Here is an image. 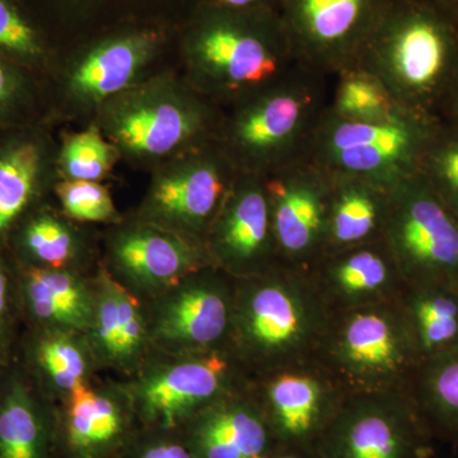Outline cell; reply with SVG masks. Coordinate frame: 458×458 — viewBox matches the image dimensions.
Wrapping results in <instances>:
<instances>
[{
  "label": "cell",
  "instance_id": "obj_23",
  "mask_svg": "<svg viewBox=\"0 0 458 458\" xmlns=\"http://www.w3.org/2000/svg\"><path fill=\"white\" fill-rule=\"evenodd\" d=\"M180 434L195 458H269L279 448L249 385L200 410Z\"/></svg>",
  "mask_w": 458,
  "mask_h": 458
},
{
  "label": "cell",
  "instance_id": "obj_7",
  "mask_svg": "<svg viewBox=\"0 0 458 458\" xmlns=\"http://www.w3.org/2000/svg\"><path fill=\"white\" fill-rule=\"evenodd\" d=\"M441 120L401 107L377 122L322 117L307 161L330 176L357 177L390 189L417 174Z\"/></svg>",
  "mask_w": 458,
  "mask_h": 458
},
{
  "label": "cell",
  "instance_id": "obj_15",
  "mask_svg": "<svg viewBox=\"0 0 458 458\" xmlns=\"http://www.w3.org/2000/svg\"><path fill=\"white\" fill-rule=\"evenodd\" d=\"M279 262L309 273L327 254L333 180L311 162L264 177Z\"/></svg>",
  "mask_w": 458,
  "mask_h": 458
},
{
  "label": "cell",
  "instance_id": "obj_41",
  "mask_svg": "<svg viewBox=\"0 0 458 458\" xmlns=\"http://www.w3.org/2000/svg\"><path fill=\"white\" fill-rule=\"evenodd\" d=\"M269 458H321L316 447H279Z\"/></svg>",
  "mask_w": 458,
  "mask_h": 458
},
{
  "label": "cell",
  "instance_id": "obj_30",
  "mask_svg": "<svg viewBox=\"0 0 458 458\" xmlns=\"http://www.w3.org/2000/svg\"><path fill=\"white\" fill-rule=\"evenodd\" d=\"M410 393L434 438L458 445V346L421 361Z\"/></svg>",
  "mask_w": 458,
  "mask_h": 458
},
{
  "label": "cell",
  "instance_id": "obj_14",
  "mask_svg": "<svg viewBox=\"0 0 458 458\" xmlns=\"http://www.w3.org/2000/svg\"><path fill=\"white\" fill-rule=\"evenodd\" d=\"M390 0H280L295 55L319 73L354 68Z\"/></svg>",
  "mask_w": 458,
  "mask_h": 458
},
{
  "label": "cell",
  "instance_id": "obj_39",
  "mask_svg": "<svg viewBox=\"0 0 458 458\" xmlns=\"http://www.w3.org/2000/svg\"><path fill=\"white\" fill-rule=\"evenodd\" d=\"M212 8L232 12H278L279 13L280 11V0H212Z\"/></svg>",
  "mask_w": 458,
  "mask_h": 458
},
{
  "label": "cell",
  "instance_id": "obj_44",
  "mask_svg": "<svg viewBox=\"0 0 458 458\" xmlns=\"http://www.w3.org/2000/svg\"><path fill=\"white\" fill-rule=\"evenodd\" d=\"M457 288H458V285H457Z\"/></svg>",
  "mask_w": 458,
  "mask_h": 458
},
{
  "label": "cell",
  "instance_id": "obj_25",
  "mask_svg": "<svg viewBox=\"0 0 458 458\" xmlns=\"http://www.w3.org/2000/svg\"><path fill=\"white\" fill-rule=\"evenodd\" d=\"M0 458H60L57 403L17 360L0 377Z\"/></svg>",
  "mask_w": 458,
  "mask_h": 458
},
{
  "label": "cell",
  "instance_id": "obj_2",
  "mask_svg": "<svg viewBox=\"0 0 458 458\" xmlns=\"http://www.w3.org/2000/svg\"><path fill=\"white\" fill-rule=\"evenodd\" d=\"M355 66L401 107L439 120L458 81V25L434 0H390Z\"/></svg>",
  "mask_w": 458,
  "mask_h": 458
},
{
  "label": "cell",
  "instance_id": "obj_33",
  "mask_svg": "<svg viewBox=\"0 0 458 458\" xmlns=\"http://www.w3.org/2000/svg\"><path fill=\"white\" fill-rule=\"evenodd\" d=\"M60 210L82 225H114L125 216L120 214L106 186L101 182L59 179L54 185Z\"/></svg>",
  "mask_w": 458,
  "mask_h": 458
},
{
  "label": "cell",
  "instance_id": "obj_10",
  "mask_svg": "<svg viewBox=\"0 0 458 458\" xmlns=\"http://www.w3.org/2000/svg\"><path fill=\"white\" fill-rule=\"evenodd\" d=\"M434 439L410 390L348 394L318 448L321 458H429Z\"/></svg>",
  "mask_w": 458,
  "mask_h": 458
},
{
  "label": "cell",
  "instance_id": "obj_35",
  "mask_svg": "<svg viewBox=\"0 0 458 458\" xmlns=\"http://www.w3.org/2000/svg\"><path fill=\"white\" fill-rule=\"evenodd\" d=\"M23 331L25 321L17 264L8 252H3L0 254V369L16 360Z\"/></svg>",
  "mask_w": 458,
  "mask_h": 458
},
{
  "label": "cell",
  "instance_id": "obj_31",
  "mask_svg": "<svg viewBox=\"0 0 458 458\" xmlns=\"http://www.w3.org/2000/svg\"><path fill=\"white\" fill-rule=\"evenodd\" d=\"M119 152L96 123L68 135L56 157L59 179L101 182L113 171Z\"/></svg>",
  "mask_w": 458,
  "mask_h": 458
},
{
  "label": "cell",
  "instance_id": "obj_19",
  "mask_svg": "<svg viewBox=\"0 0 458 458\" xmlns=\"http://www.w3.org/2000/svg\"><path fill=\"white\" fill-rule=\"evenodd\" d=\"M158 45L155 32L129 33L99 42L75 57L59 78L64 111L96 114L108 99L146 80Z\"/></svg>",
  "mask_w": 458,
  "mask_h": 458
},
{
  "label": "cell",
  "instance_id": "obj_17",
  "mask_svg": "<svg viewBox=\"0 0 458 458\" xmlns=\"http://www.w3.org/2000/svg\"><path fill=\"white\" fill-rule=\"evenodd\" d=\"M212 267L233 279L251 278L279 262L264 177L238 174L204 237Z\"/></svg>",
  "mask_w": 458,
  "mask_h": 458
},
{
  "label": "cell",
  "instance_id": "obj_16",
  "mask_svg": "<svg viewBox=\"0 0 458 458\" xmlns=\"http://www.w3.org/2000/svg\"><path fill=\"white\" fill-rule=\"evenodd\" d=\"M249 388L279 447H316L348 394L316 360L251 377Z\"/></svg>",
  "mask_w": 458,
  "mask_h": 458
},
{
  "label": "cell",
  "instance_id": "obj_18",
  "mask_svg": "<svg viewBox=\"0 0 458 458\" xmlns=\"http://www.w3.org/2000/svg\"><path fill=\"white\" fill-rule=\"evenodd\" d=\"M57 429L60 458H117L140 426L123 382L101 375L57 403Z\"/></svg>",
  "mask_w": 458,
  "mask_h": 458
},
{
  "label": "cell",
  "instance_id": "obj_13",
  "mask_svg": "<svg viewBox=\"0 0 458 458\" xmlns=\"http://www.w3.org/2000/svg\"><path fill=\"white\" fill-rule=\"evenodd\" d=\"M234 279L214 267L144 303L152 352L186 354L227 349Z\"/></svg>",
  "mask_w": 458,
  "mask_h": 458
},
{
  "label": "cell",
  "instance_id": "obj_40",
  "mask_svg": "<svg viewBox=\"0 0 458 458\" xmlns=\"http://www.w3.org/2000/svg\"><path fill=\"white\" fill-rule=\"evenodd\" d=\"M439 120L443 123H447V125L458 129V81L442 108Z\"/></svg>",
  "mask_w": 458,
  "mask_h": 458
},
{
  "label": "cell",
  "instance_id": "obj_28",
  "mask_svg": "<svg viewBox=\"0 0 458 458\" xmlns=\"http://www.w3.org/2000/svg\"><path fill=\"white\" fill-rule=\"evenodd\" d=\"M330 177L333 191L327 254L366 245L382 238L387 214L388 189L357 177Z\"/></svg>",
  "mask_w": 458,
  "mask_h": 458
},
{
  "label": "cell",
  "instance_id": "obj_6",
  "mask_svg": "<svg viewBox=\"0 0 458 458\" xmlns=\"http://www.w3.org/2000/svg\"><path fill=\"white\" fill-rule=\"evenodd\" d=\"M316 361L346 394L410 390L421 363L397 301L333 313Z\"/></svg>",
  "mask_w": 458,
  "mask_h": 458
},
{
  "label": "cell",
  "instance_id": "obj_42",
  "mask_svg": "<svg viewBox=\"0 0 458 458\" xmlns=\"http://www.w3.org/2000/svg\"><path fill=\"white\" fill-rule=\"evenodd\" d=\"M458 25V0H434Z\"/></svg>",
  "mask_w": 458,
  "mask_h": 458
},
{
  "label": "cell",
  "instance_id": "obj_8",
  "mask_svg": "<svg viewBox=\"0 0 458 458\" xmlns=\"http://www.w3.org/2000/svg\"><path fill=\"white\" fill-rule=\"evenodd\" d=\"M120 381L141 429L180 432L200 410L245 388L250 376L228 349H216L186 354L152 352L134 375Z\"/></svg>",
  "mask_w": 458,
  "mask_h": 458
},
{
  "label": "cell",
  "instance_id": "obj_1",
  "mask_svg": "<svg viewBox=\"0 0 458 458\" xmlns=\"http://www.w3.org/2000/svg\"><path fill=\"white\" fill-rule=\"evenodd\" d=\"M331 316L309 274L278 265L234 279L227 349L250 378L316 360Z\"/></svg>",
  "mask_w": 458,
  "mask_h": 458
},
{
  "label": "cell",
  "instance_id": "obj_43",
  "mask_svg": "<svg viewBox=\"0 0 458 458\" xmlns=\"http://www.w3.org/2000/svg\"><path fill=\"white\" fill-rule=\"evenodd\" d=\"M3 369H0V377H2Z\"/></svg>",
  "mask_w": 458,
  "mask_h": 458
},
{
  "label": "cell",
  "instance_id": "obj_21",
  "mask_svg": "<svg viewBox=\"0 0 458 458\" xmlns=\"http://www.w3.org/2000/svg\"><path fill=\"white\" fill-rule=\"evenodd\" d=\"M57 153L38 129L0 131V254L33 209L47 201L59 176Z\"/></svg>",
  "mask_w": 458,
  "mask_h": 458
},
{
  "label": "cell",
  "instance_id": "obj_5",
  "mask_svg": "<svg viewBox=\"0 0 458 458\" xmlns=\"http://www.w3.org/2000/svg\"><path fill=\"white\" fill-rule=\"evenodd\" d=\"M96 122L120 157L157 165L209 144L219 123L204 96L172 74L155 75L108 99Z\"/></svg>",
  "mask_w": 458,
  "mask_h": 458
},
{
  "label": "cell",
  "instance_id": "obj_37",
  "mask_svg": "<svg viewBox=\"0 0 458 458\" xmlns=\"http://www.w3.org/2000/svg\"><path fill=\"white\" fill-rule=\"evenodd\" d=\"M0 53L25 66L38 64L45 55L35 31L5 0H0Z\"/></svg>",
  "mask_w": 458,
  "mask_h": 458
},
{
  "label": "cell",
  "instance_id": "obj_20",
  "mask_svg": "<svg viewBox=\"0 0 458 458\" xmlns=\"http://www.w3.org/2000/svg\"><path fill=\"white\" fill-rule=\"evenodd\" d=\"M307 274L331 313L396 302L406 285L382 238L328 252Z\"/></svg>",
  "mask_w": 458,
  "mask_h": 458
},
{
  "label": "cell",
  "instance_id": "obj_29",
  "mask_svg": "<svg viewBox=\"0 0 458 458\" xmlns=\"http://www.w3.org/2000/svg\"><path fill=\"white\" fill-rule=\"evenodd\" d=\"M397 304L421 361L458 346L457 285L406 284Z\"/></svg>",
  "mask_w": 458,
  "mask_h": 458
},
{
  "label": "cell",
  "instance_id": "obj_32",
  "mask_svg": "<svg viewBox=\"0 0 458 458\" xmlns=\"http://www.w3.org/2000/svg\"><path fill=\"white\" fill-rule=\"evenodd\" d=\"M400 108L375 75L357 66L340 73L335 98L330 105L331 113L358 122L386 119Z\"/></svg>",
  "mask_w": 458,
  "mask_h": 458
},
{
  "label": "cell",
  "instance_id": "obj_38",
  "mask_svg": "<svg viewBox=\"0 0 458 458\" xmlns=\"http://www.w3.org/2000/svg\"><path fill=\"white\" fill-rule=\"evenodd\" d=\"M117 458H195L180 432L140 429Z\"/></svg>",
  "mask_w": 458,
  "mask_h": 458
},
{
  "label": "cell",
  "instance_id": "obj_26",
  "mask_svg": "<svg viewBox=\"0 0 458 458\" xmlns=\"http://www.w3.org/2000/svg\"><path fill=\"white\" fill-rule=\"evenodd\" d=\"M17 267L25 328L89 333L95 315L96 270L87 274Z\"/></svg>",
  "mask_w": 458,
  "mask_h": 458
},
{
  "label": "cell",
  "instance_id": "obj_3",
  "mask_svg": "<svg viewBox=\"0 0 458 458\" xmlns=\"http://www.w3.org/2000/svg\"><path fill=\"white\" fill-rule=\"evenodd\" d=\"M300 65L278 82L238 99L218 126L216 146L240 174L267 177L303 161L328 107L324 77Z\"/></svg>",
  "mask_w": 458,
  "mask_h": 458
},
{
  "label": "cell",
  "instance_id": "obj_36",
  "mask_svg": "<svg viewBox=\"0 0 458 458\" xmlns=\"http://www.w3.org/2000/svg\"><path fill=\"white\" fill-rule=\"evenodd\" d=\"M29 72L0 56V131L21 126L35 107V87Z\"/></svg>",
  "mask_w": 458,
  "mask_h": 458
},
{
  "label": "cell",
  "instance_id": "obj_27",
  "mask_svg": "<svg viewBox=\"0 0 458 458\" xmlns=\"http://www.w3.org/2000/svg\"><path fill=\"white\" fill-rule=\"evenodd\" d=\"M16 360L55 403L102 375L87 336L71 331L25 328Z\"/></svg>",
  "mask_w": 458,
  "mask_h": 458
},
{
  "label": "cell",
  "instance_id": "obj_4",
  "mask_svg": "<svg viewBox=\"0 0 458 458\" xmlns=\"http://www.w3.org/2000/svg\"><path fill=\"white\" fill-rule=\"evenodd\" d=\"M212 9L185 54L188 83L204 98L238 101L303 65L278 12Z\"/></svg>",
  "mask_w": 458,
  "mask_h": 458
},
{
  "label": "cell",
  "instance_id": "obj_9",
  "mask_svg": "<svg viewBox=\"0 0 458 458\" xmlns=\"http://www.w3.org/2000/svg\"><path fill=\"white\" fill-rule=\"evenodd\" d=\"M382 240L406 284L458 285V218L418 172L388 189Z\"/></svg>",
  "mask_w": 458,
  "mask_h": 458
},
{
  "label": "cell",
  "instance_id": "obj_24",
  "mask_svg": "<svg viewBox=\"0 0 458 458\" xmlns=\"http://www.w3.org/2000/svg\"><path fill=\"white\" fill-rule=\"evenodd\" d=\"M45 201L18 225L7 252L20 267L93 273L99 264L98 237Z\"/></svg>",
  "mask_w": 458,
  "mask_h": 458
},
{
  "label": "cell",
  "instance_id": "obj_11",
  "mask_svg": "<svg viewBox=\"0 0 458 458\" xmlns=\"http://www.w3.org/2000/svg\"><path fill=\"white\" fill-rule=\"evenodd\" d=\"M238 174L216 143L190 150L157 165L147 195L131 216L204 243Z\"/></svg>",
  "mask_w": 458,
  "mask_h": 458
},
{
  "label": "cell",
  "instance_id": "obj_34",
  "mask_svg": "<svg viewBox=\"0 0 458 458\" xmlns=\"http://www.w3.org/2000/svg\"><path fill=\"white\" fill-rule=\"evenodd\" d=\"M418 174L458 218V129L439 123Z\"/></svg>",
  "mask_w": 458,
  "mask_h": 458
},
{
  "label": "cell",
  "instance_id": "obj_12",
  "mask_svg": "<svg viewBox=\"0 0 458 458\" xmlns=\"http://www.w3.org/2000/svg\"><path fill=\"white\" fill-rule=\"evenodd\" d=\"M99 250V264L111 278L144 303L212 267L201 241L134 216L108 225Z\"/></svg>",
  "mask_w": 458,
  "mask_h": 458
},
{
  "label": "cell",
  "instance_id": "obj_22",
  "mask_svg": "<svg viewBox=\"0 0 458 458\" xmlns=\"http://www.w3.org/2000/svg\"><path fill=\"white\" fill-rule=\"evenodd\" d=\"M96 307L86 334L102 375H134L152 352L146 306L111 278L101 264L93 274Z\"/></svg>",
  "mask_w": 458,
  "mask_h": 458
}]
</instances>
